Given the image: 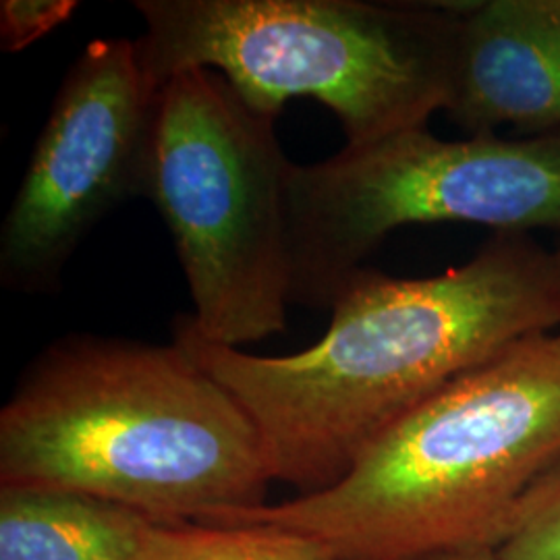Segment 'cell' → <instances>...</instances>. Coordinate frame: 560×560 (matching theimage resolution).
I'll use <instances>...</instances> for the list:
<instances>
[{
	"instance_id": "7",
	"label": "cell",
	"mask_w": 560,
	"mask_h": 560,
	"mask_svg": "<svg viewBox=\"0 0 560 560\" xmlns=\"http://www.w3.org/2000/svg\"><path fill=\"white\" fill-rule=\"evenodd\" d=\"M161 85L138 40L98 38L60 83L0 231V280L21 293L59 287L81 241L145 194Z\"/></svg>"
},
{
	"instance_id": "5",
	"label": "cell",
	"mask_w": 560,
	"mask_h": 560,
	"mask_svg": "<svg viewBox=\"0 0 560 560\" xmlns=\"http://www.w3.org/2000/svg\"><path fill=\"white\" fill-rule=\"evenodd\" d=\"M293 166L277 119L219 73L162 83L143 198L173 237L194 301L185 318L206 342L241 349L287 328Z\"/></svg>"
},
{
	"instance_id": "14",
	"label": "cell",
	"mask_w": 560,
	"mask_h": 560,
	"mask_svg": "<svg viewBox=\"0 0 560 560\" xmlns=\"http://www.w3.org/2000/svg\"><path fill=\"white\" fill-rule=\"evenodd\" d=\"M555 258H557V268H559V275H560V243L555 247Z\"/></svg>"
},
{
	"instance_id": "13",
	"label": "cell",
	"mask_w": 560,
	"mask_h": 560,
	"mask_svg": "<svg viewBox=\"0 0 560 560\" xmlns=\"http://www.w3.org/2000/svg\"><path fill=\"white\" fill-rule=\"evenodd\" d=\"M420 560H504L499 550H467V552H451V555H439L430 559Z\"/></svg>"
},
{
	"instance_id": "2",
	"label": "cell",
	"mask_w": 560,
	"mask_h": 560,
	"mask_svg": "<svg viewBox=\"0 0 560 560\" xmlns=\"http://www.w3.org/2000/svg\"><path fill=\"white\" fill-rule=\"evenodd\" d=\"M272 481L258 425L175 340H55L0 411V488L210 525L264 506Z\"/></svg>"
},
{
	"instance_id": "3",
	"label": "cell",
	"mask_w": 560,
	"mask_h": 560,
	"mask_svg": "<svg viewBox=\"0 0 560 560\" xmlns=\"http://www.w3.org/2000/svg\"><path fill=\"white\" fill-rule=\"evenodd\" d=\"M560 455V332L509 345L421 402L332 488L226 515L332 560L499 550L529 486Z\"/></svg>"
},
{
	"instance_id": "8",
	"label": "cell",
	"mask_w": 560,
	"mask_h": 560,
	"mask_svg": "<svg viewBox=\"0 0 560 560\" xmlns=\"http://www.w3.org/2000/svg\"><path fill=\"white\" fill-rule=\"evenodd\" d=\"M444 113L465 138L560 131V0L457 2Z\"/></svg>"
},
{
	"instance_id": "10",
	"label": "cell",
	"mask_w": 560,
	"mask_h": 560,
	"mask_svg": "<svg viewBox=\"0 0 560 560\" xmlns=\"http://www.w3.org/2000/svg\"><path fill=\"white\" fill-rule=\"evenodd\" d=\"M159 560H332L316 544L266 527L166 525Z\"/></svg>"
},
{
	"instance_id": "11",
	"label": "cell",
	"mask_w": 560,
	"mask_h": 560,
	"mask_svg": "<svg viewBox=\"0 0 560 560\" xmlns=\"http://www.w3.org/2000/svg\"><path fill=\"white\" fill-rule=\"evenodd\" d=\"M499 555L504 560H560V455L521 499Z\"/></svg>"
},
{
	"instance_id": "9",
	"label": "cell",
	"mask_w": 560,
	"mask_h": 560,
	"mask_svg": "<svg viewBox=\"0 0 560 560\" xmlns=\"http://www.w3.org/2000/svg\"><path fill=\"white\" fill-rule=\"evenodd\" d=\"M164 527L78 492L0 488V560H159Z\"/></svg>"
},
{
	"instance_id": "6",
	"label": "cell",
	"mask_w": 560,
	"mask_h": 560,
	"mask_svg": "<svg viewBox=\"0 0 560 560\" xmlns=\"http://www.w3.org/2000/svg\"><path fill=\"white\" fill-rule=\"evenodd\" d=\"M434 222L560 233V131L442 140L425 125L295 164L291 303L330 310L390 233Z\"/></svg>"
},
{
	"instance_id": "1",
	"label": "cell",
	"mask_w": 560,
	"mask_h": 560,
	"mask_svg": "<svg viewBox=\"0 0 560 560\" xmlns=\"http://www.w3.org/2000/svg\"><path fill=\"white\" fill-rule=\"evenodd\" d=\"M310 349L260 358L200 339L185 316L173 340L240 400L260 430L272 480L310 497L339 483L397 421L517 340L560 326L555 249L492 233L460 266L399 279L363 266Z\"/></svg>"
},
{
	"instance_id": "12",
	"label": "cell",
	"mask_w": 560,
	"mask_h": 560,
	"mask_svg": "<svg viewBox=\"0 0 560 560\" xmlns=\"http://www.w3.org/2000/svg\"><path fill=\"white\" fill-rule=\"evenodd\" d=\"M78 9L73 0H2L0 2V46L20 52L44 38Z\"/></svg>"
},
{
	"instance_id": "4",
	"label": "cell",
	"mask_w": 560,
	"mask_h": 560,
	"mask_svg": "<svg viewBox=\"0 0 560 560\" xmlns=\"http://www.w3.org/2000/svg\"><path fill=\"white\" fill-rule=\"evenodd\" d=\"M143 69L162 88L189 69L219 73L241 101L279 117L314 98L347 145L425 127L444 110L457 50V2L138 0Z\"/></svg>"
}]
</instances>
